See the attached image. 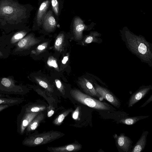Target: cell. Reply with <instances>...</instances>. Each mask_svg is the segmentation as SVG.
<instances>
[{"instance_id": "1", "label": "cell", "mask_w": 152, "mask_h": 152, "mask_svg": "<svg viewBox=\"0 0 152 152\" xmlns=\"http://www.w3.org/2000/svg\"><path fill=\"white\" fill-rule=\"evenodd\" d=\"M33 9L18 0H0V29L8 34L25 27Z\"/></svg>"}, {"instance_id": "2", "label": "cell", "mask_w": 152, "mask_h": 152, "mask_svg": "<svg viewBox=\"0 0 152 152\" xmlns=\"http://www.w3.org/2000/svg\"><path fill=\"white\" fill-rule=\"evenodd\" d=\"M121 39L126 48L143 62L152 66V45L140 35L134 34L128 30L121 32Z\"/></svg>"}, {"instance_id": "3", "label": "cell", "mask_w": 152, "mask_h": 152, "mask_svg": "<svg viewBox=\"0 0 152 152\" xmlns=\"http://www.w3.org/2000/svg\"><path fill=\"white\" fill-rule=\"evenodd\" d=\"M70 93L72 97L77 102L94 109L106 112L115 110L105 102L99 100L79 90H72Z\"/></svg>"}, {"instance_id": "4", "label": "cell", "mask_w": 152, "mask_h": 152, "mask_svg": "<svg viewBox=\"0 0 152 152\" xmlns=\"http://www.w3.org/2000/svg\"><path fill=\"white\" fill-rule=\"evenodd\" d=\"M65 134L59 131L52 130L35 134L31 135L23 140V145L29 147H35L45 145L60 138Z\"/></svg>"}, {"instance_id": "5", "label": "cell", "mask_w": 152, "mask_h": 152, "mask_svg": "<svg viewBox=\"0 0 152 152\" xmlns=\"http://www.w3.org/2000/svg\"><path fill=\"white\" fill-rule=\"evenodd\" d=\"M39 41L33 33L28 34L17 43L11 51V54L19 56L26 55L31 48Z\"/></svg>"}, {"instance_id": "6", "label": "cell", "mask_w": 152, "mask_h": 152, "mask_svg": "<svg viewBox=\"0 0 152 152\" xmlns=\"http://www.w3.org/2000/svg\"><path fill=\"white\" fill-rule=\"evenodd\" d=\"M95 89L100 96L101 99H104L115 107L120 108L121 102L119 99L108 89L94 83Z\"/></svg>"}, {"instance_id": "7", "label": "cell", "mask_w": 152, "mask_h": 152, "mask_svg": "<svg viewBox=\"0 0 152 152\" xmlns=\"http://www.w3.org/2000/svg\"><path fill=\"white\" fill-rule=\"evenodd\" d=\"M30 30L28 27L26 26L20 29L7 34V45L11 49L13 48L19 41L28 34Z\"/></svg>"}, {"instance_id": "8", "label": "cell", "mask_w": 152, "mask_h": 152, "mask_svg": "<svg viewBox=\"0 0 152 152\" xmlns=\"http://www.w3.org/2000/svg\"><path fill=\"white\" fill-rule=\"evenodd\" d=\"M113 136L118 151L130 152L133 141L130 137L126 136L124 133H121L119 135L115 134Z\"/></svg>"}, {"instance_id": "9", "label": "cell", "mask_w": 152, "mask_h": 152, "mask_svg": "<svg viewBox=\"0 0 152 152\" xmlns=\"http://www.w3.org/2000/svg\"><path fill=\"white\" fill-rule=\"evenodd\" d=\"M50 7V0H42L33 21L34 27L42 25L43 19Z\"/></svg>"}, {"instance_id": "10", "label": "cell", "mask_w": 152, "mask_h": 152, "mask_svg": "<svg viewBox=\"0 0 152 152\" xmlns=\"http://www.w3.org/2000/svg\"><path fill=\"white\" fill-rule=\"evenodd\" d=\"M152 89L151 85L142 86L134 92L131 96L128 102V107H132L143 98Z\"/></svg>"}, {"instance_id": "11", "label": "cell", "mask_w": 152, "mask_h": 152, "mask_svg": "<svg viewBox=\"0 0 152 152\" xmlns=\"http://www.w3.org/2000/svg\"><path fill=\"white\" fill-rule=\"evenodd\" d=\"M39 112H25L17 123L18 131L21 135L23 134L25 130L31 121Z\"/></svg>"}, {"instance_id": "12", "label": "cell", "mask_w": 152, "mask_h": 152, "mask_svg": "<svg viewBox=\"0 0 152 152\" xmlns=\"http://www.w3.org/2000/svg\"><path fill=\"white\" fill-rule=\"evenodd\" d=\"M57 20L52 10L51 7L45 16L42 22V26L46 31H53L56 28Z\"/></svg>"}, {"instance_id": "13", "label": "cell", "mask_w": 152, "mask_h": 152, "mask_svg": "<svg viewBox=\"0 0 152 152\" xmlns=\"http://www.w3.org/2000/svg\"><path fill=\"white\" fill-rule=\"evenodd\" d=\"M72 22L73 31L75 37L77 39H81L83 37V32L87 28V26L78 16L74 17Z\"/></svg>"}, {"instance_id": "14", "label": "cell", "mask_w": 152, "mask_h": 152, "mask_svg": "<svg viewBox=\"0 0 152 152\" xmlns=\"http://www.w3.org/2000/svg\"><path fill=\"white\" fill-rule=\"evenodd\" d=\"M78 83L86 94L91 96L97 97L101 99V98L97 93L93 84L87 79L80 78Z\"/></svg>"}, {"instance_id": "15", "label": "cell", "mask_w": 152, "mask_h": 152, "mask_svg": "<svg viewBox=\"0 0 152 152\" xmlns=\"http://www.w3.org/2000/svg\"><path fill=\"white\" fill-rule=\"evenodd\" d=\"M82 148V145L81 144L74 142L63 146L48 147L47 149L50 152H68L78 151Z\"/></svg>"}, {"instance_id": "16", "label": "cell", "mask_w": 152, "mask_h": 152, "mask_svg": "<svg viewBox=\"0 0 152 152\" xmlns=\"http://www.w3.org/2000/svg\"><path fill=\"white\" fill-rule=\"evenodd\" d=\"M7 34L4 32L0 36V58L6 59L11 54V49L7 45Z\"/></svg>"}, {"instance_id": "17", "label": "cell", "mask_w": 152, "mask_h": 152, "mask_svg": "<svg viewBox=\"0 0 152 152\" xmlns=\"http://www.w3.org/2000/svg\"><path fill=\"white\" fill-rule=\"evenodd\" d=\"M148 132H143L139 140L131 149V152H141L144 149L146 143L147 137Z\"/></svg>"}, {"instance_id": "18", "label": "cell", "mask_w": 152, "mask_h": 152, "mask_svg": "<svg viewBox=\"0 0 152 152\" xmlns=\"http://www.w3.org/2000/svg\"><path fill=\"white\" fill-rule=\"evenodd\" d=\"M45 114L40 112L31 121L26 128L25 132L26 133L33 131L39 126L40 123L45 118Z\"/></svg>"}, {"instance_id": "19", "label": "cell", "mask_w": 152, "mask_h": 152, "mask_svg": "<svg viewBox=\"0 0 152 152\" xmlns=\"http://www.w3.org/2000/svg\"><path fill=\"white\" fill-rule=\"evenodd\" d=\"M64 0H50V7L58 21L63 7Z\"/></svg>"}, {"instance_id": "20", "label": "cell", "mask_w": 152, "mask_h": 152, "mask_svg": "<svg viewBox=\"0 0 152 152\" xmlns=\"http://www.w3.org/2000/svg\"><path fill=\"white\" fill-rule=\"evenodd\" d=\"M149 116H141L125 117L121 119L119 121V123L127 125H132L140 120L145 118Z\"/></svg>"}, {"instance_id": "21", "label": "cell", "mask_w": 152, "mask_h": 152, "mask_svg": "<svg viewBox=\"0 0 152 152\" xmlns=\"http://www.w3.org/2000/svg\"><path fill=\"white\" fill-rule=\"evenodd\" d=\"M101 34L97 32H92L87 36L85 39L84 42L85 44H88L92 42L100 43L102 42V40L100 38Z\"/></svg>"}, {"instance_id": "22", "label": "cell", "mask_w": 152, "mask_h": 152, "mask_svg": "<svg viewBox=\"0 0 152 152\" xmlns=\"http://www.w3.org/2000/svg\"><path fill=\"white\" fill-rule=\"evenodd\" d=\"M72 109H69L60 114L53 121V124L55 125L58 126L62 123L65 118L70 113L73 111Z\"/></svg>"}, {"instance_id": "23", "label": "cell", "mask_w": 152, "mask_h": 152, "mask_svg": "<svg viewBox=\"0 0 152 152\" xmlns=\"http://www.w3.org/2000/svg\"><path fill=\"white\" fill-rule=\"evenodd\" d=\"M46 107L44 105H31L26 107L25 112H37L45 110Z\"/></svg>"}, {"instance_id": "24", "label": "cell", "mask_w": 152, "mask_h": 152, "mask_svg": "<svg viewBox=\"0 0 152 152\" xmlns=\"http://www.w3.org/2000/svg\"><path fill=\"white\" fill-rule=\"evenodd\" d=\"M34 78L35 81L41 87L44 88L48 91L51 92L53 91V89L49 83L46 81L44 79L38 77H35Z\"/></svg>"}, {"instance_id": "25", "label": "cell", "mask_w": 152, "mask_h": 152, "mask_svg": "<svg viewBox=\"0 0 152 152\" xmlns=\"http://www.w3.org/2000/svg\"><path fill=\"white\" fill-rule=\"evenodd\" d=\"M64 37L63 33L59 34L57 37L54 44V48L56 50L58 51H61Z\"/></svg>"}, {"instance_id": "26", "label": "cell", "mask_w": 152, "mask_h": 152, "mask_svg": "<svg viewBox=\"0 0 152 152\" xmlns=\"http://www.w3.org/2000/svg\"><path fill=\"white\" fill-rule=\"evenodd\" d=\"M19 103L17 99L0 98V104L14 105Z\"/></svg>"}, {"instance_id": "27", "label": "cell", "mask_w": 152, "mask_h": 152, "mask_svg": "<svg viewBox=\"0 0 152 152\" xmlns=\"http://www.w3.org/2000/svg\"><path fill=\"white\" fill-rule=\"evenodd\" d=\"M48 45V42H44L38 45L35 50L31 51L32 54L38 55L43 51L47 48Z\"/></svg>"}, {"instance_id": "28", "label": "cell", "mask_w": 152, "mask_h": 152, "mask_svg": "<svg viewBox=\"0 0 152 152\" xmlns=\"http://www.w3.org/2000/svg\"><path fill=\"white\" fill-rule=\"evenodd\" d=\"M47 63L49 66L53 67L57 70L58 69L56 61L53 57H50L48 58Z\"/></svg>"}, {"instance_id": "29", "label": "cell", "mask_w": 152, "mask_h": 152, "mask_svg": "<svg viewBox=\"0 0 152 152\" xmlns=\"http://www.w3.org/2000/svg\"><path fill=\"white\" fill-rule=\"evenodd\" d=\"M55 82L58 89L63 95H64L65 90L63 85L61 81L58 79H56L55 80Z\"/></svg>"}, {"instance_id": "30", "label": "cell", "mask_w": 152, "mask_h": 152, "mask_svg": "<svg viewBox=\"0 0 152 152\" xmlns=\"http://www.w3.org/2000/svg\"><path fill=\"white\" fill-rule=\"evenodd\" d=\"M80 114V107H77L73 113L72 117L75 120H77L79 117Z\"/></svg>"}, {"instance_id": "31", "label": "cell", "mask_w": 152, "mask_h": 152, "mask_svg": "<svg viewBox=\"0 0 152 152\" xmlns=\"http://www.w3.org/2000/svg\"><path fill=\"white\" fill-rule=\"evenodd\" d=\"M152 101V95H151L149 98L142 105H141L140 108L144 107L146 105H147L149 103L151 102Z\"/></svg>"}, {"instance_id": "32", "label": "cell", "mask_w": 152, "mask_h": 152, "mask_svg": "<svg viewBox=\"0 0 152 152\" xmlns=\"http://www.w3.org/2000/svg\"><path fill=\"white\" fill-rule=\"evenodd\" d=\"M11 104H0V112L12 106Z\"/></svg>"}, {"instance_id": "33", "label": "cell", "mask_w": 152, "mask_h": 152, "mask_svg": "<svg viewBox=\"0 0 152 152\" xmlns=\"http://www.w3.org/2000/svg\"><path fill=\"white\" fill-rule=\"evenodd\" d=\"M68 56H64L62 61V64H64L66 63L68 60Z\"/></svg>"}, {"instance_id": "34", "label": "cell", "mask_w": 152, "mask_h": 152, "mask_svg": "<svg viewBox=\"0 0 152 152\" xmlns=\"http://www.w3.org/2000/svg\"><path fill=\"white\" fill-rule=\"evenodd\" d=\"M54 111L52 110L48 112L47 114L48 116V117H51L54 114Z\"/></svg>"}, {"instance_id": "35", "label": "cell", "mask_w": 152, "mask_h": 152, "mask_svg": "<svg viewBox=\"0 0 152 152\" xmlns=\"http://www.w3.org/2000/svg\"><path fill=\"white\" fill-rule=\"evenodd\" d=\"M4 96H5L4 95H2V94H0V98L1 97H2Z\"/></svg>"}, {"instance_id": "36", "label": "cell", "mask_w": 152, "mask_h": 152, "mask_svg": "<svg viewBox=\"0 0 152 152\" xmlns=\"http://www.w3.org/2000/svg\"><path fill=\"white\" fill-rule=\"evenodd\" d=\"M42 0H39L38 5L41 2Z\"/></svg>"}]
</instances>
